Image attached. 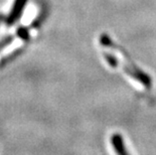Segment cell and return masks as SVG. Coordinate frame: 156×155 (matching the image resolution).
<instances>
[{
  "label": "cell",
  "instance_id": "cell-1",
  "mask_svg": "<svg viewBox=\"0 0 156 155\" xmlns=\"http://www.w3.org/2000/svg\"><path fill=\"white\" fill-rule=\"evenodd\" d=\"M99 47L105 62L116 72H120L134 86L136 90L148 92L152 89V79L131 60L122 47L117 44L109 35L103 33L99 37Z\"/></svg>",
  "mask_w": 156,
  "mask_h": 155
},
{
  "label": "cell",
  "instance_id": "cell-2",
  "mask_svg": "<svg viewBox=\"0 0 156 155\" xmlns=\"http://www.w3.org/2000/svg\"><path fill=\"white\" fill-rule=\"evenodd\" d=\"M26 3H27V0H15L11 11L9 13L7 19H6V24L8 26L13 25L19 20V18H20L22 12L26 6Z\"/></svg>",
  "mask_w": 156,
  "mask_h": 155
},
{
  "label": "cell",
  "instance_id": "cell-3",
  "mask_svg": "<svg viewBox=\"0 0 156 155\" xmlns=\"http://www.w3.org/2000/svg\"><path fill=\"white\" fill-rule=\"evenodd\" d=\"M111 143L112 146L118 154H128V151L126 149L124 139L120 134H114L111 137Z\"/></svg>",
  "mask_w": 156,
  "mask_h": 155
},
{
  "label": "cell",
  "instance_id": "cell-4",
  "mask_svg": "<svg viewBox=\"0 0 156 155\" xmlns=\"http://www.w3.org/2000/svg\"><path fill=\"white\" fill-rule=\"evenodd\" d=\"M0 21H1V18H0Z\"/></svg>",
  "mask_w": 156,
  "mask_h": 155
}]
</instances>
